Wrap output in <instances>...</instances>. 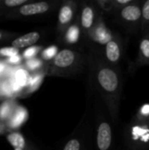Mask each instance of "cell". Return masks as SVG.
I'll use <instances>...</instances> for the list:
<instances>
[{"label": "cell", "mask_w": 149, "mask_h": 150, "mask_svg": "<svg viewBox=\"0 0 149 150\" xmlns=\"http://www.w3.org/2000/svg\"><path fill=\"white\" fill-rule=\"evenodd\" d=\"M97 134L96 143L97 150H111L112 145V128L105 117V114L102 112L101 106L97 102Z\"/></svg>", "instance_id": "cell-4"}, {"label": "cell", "mask_w": 149, "mask_h": 150, "mask_svg": "<svg viewBox=\"0 0 149 150\" xmlns=\"http://www.w3.org/2000/svg\"><path fill=\"white\" fill-rule=\"evenodd\" d=\"M40 38V34L38 32H31L15 39L11 42V47L17 49L30 47L35 43H37Z\"/></svg>", "instance_id": "cell-12"}, {"label": "cell", "mask_w": 149, "mask_h": 150, "mask_svg": "<svg viewBox=\"0 0 149 150\" xmlns=\"http://www.w3.org/2000/svg\"><path fill=\"white\" fill-rule=\"evenodd\" d=\"M6 139L8 142L14 148V149H25V140L24 136L18 132H12L6 135Z\"/></svg>", "instance_id": "cell-15"}, {"label": "cell", "mask_w": 149, "mask_h": 150, "mask_svg": "<svg viewBox=\"0 0 149 150\" xmlns=\"http://www.w3.org/2000/svg\"><path fill=\"white\" fill-rule=\"evenodd\" d=\"M90 38L96 43L105 44L106 45L112 38L113 35L111 31L105 25L102 20H97V22L94 25L93 28L90 32Z\"/></svg>", "instance_id": "cell-8"}, {"label": "cell", "mask_w": 149, "mask_h": 150, "mask_svg": "<svg viewBox=\"0 0 149 150\" xmlns=\"http://www.w3.org/2000/svg\"><path fill=\"white\" fill-rule=\"evenodd\" d=\"M57 47H49L47 48H46L41 55H42V58L45 59V60H50V59H54L55 57V55L57 54Z\"/></svg>", "instance_id": "cell-21"}, {"label": "cell", "mask_w": 149, "mask_h": 150, "mask_svg": "<svg viewBox=\"0 0 149 150\" xmlns=\"http://www.w3.org/2000/svg\"><path fill=\"white\" fill-rule=\"evenodd\" d=\"M18 54V49L13 47H6L0 48V56L1 57H6L11 58L13 56H16Z\"/></svg>", "instance_id": "cell-20"}, {"label": "cell", "mask_w": 149, "mask_h": 150, "mask_svg": "<svg viewBox=\"0 0 149 150\" xmlns=\"http://www.w3.org/2000/svg\"><path fill=\"white\" fill-rule=\"evenodd\" d=\"M17 105L11 101H5L0 105V120L8 121L13 114Z\"/></svg>", "instance_id": "cell-16"}, {"label": "cell", "mask_w": 149, "mask_h": 150, "mask_svg": "<svg viewBox=\"0 0 149 150\" xmlns=\"http://www.w3.org/2000/svg\"><path fill=\"white\" fill-rule=\"evenodd\" d=\"M121 56H122L121 40L118 36H113V38L105 45V61L111 65L115 66L120 61Z\"/></svg>", "instance_id": "cell-6"}, {"label": "cell", "mask_w": 149, "mask_h": 150, "mask_svg": "<svg viewBox=\"0 0 149 150\" xmlns=\"http://www.w3.org/2000/svg\"><path fill=\"white\" fill-rule=\"evenodd\" d=\"M14 91L11 85L10 80L5 79L0 83V94L6 98H11L14 95Z\"/></svg>", "instance_id": "cell-18"}, {"label": "cell", "mask_w": 149, "mask_h": 150, "mask_svg": "<svg viewBox=\"0 0 149 150\" xmlns=\"http://www.w3.org/2000/svg\"><path fill=\"white\" fill-rule=\"evenodd\" d=\"M21 62V57L19 56V54L16 55V56H13V57H11L9 59H7L5 61L6 63H9V64H19Z\"/></svg>", "instance_id": "cell-27"}, {"label": "cell", "mask_w": 149, "mask_h": 150, "mask_svg": "<svg viewBox=\"0 0 149 150\" xmlns=\"http://www.w3.org/2000/svg\"><path fill=\"white\" fill-rule=\"evenodd\" d=\"M86 134L83 133L81 127H77L71 137L63 146L62 150H83L86 148Z\"/></svg>", "instance_id": "cell-11"}, {"label": "cell", "mask_w": 149, "mask_h": 150, "mask_svg": "<svg viewBox=\"0 0 149 150\" xmlns=\"http://www.w3.org/2000/svg\"><path fill=\"white\" fill-rule=\"evenodd\" d=\"M26 110L21 106H17L13 114L9 119L8 121H6L7 126L11 128H17L19 127L25 120H26Z\"/></svg>", "instance_id": "cell-13"}, {"label": "cell", "mask_w": 149, "mask_h": 150, "mask_svg": "<svg viewBox=\"0 0 149 150\" xmlns=\"http://www.w3.org/2000/svg\"><path fill=\"white\" fill-rule=\"evenodd\" d=\"M95 8L93 5H90L85 4L81 11V15H80V23H81V27L83 33L88 36L91 29L93 28L95 23Z\"/></svg>", "instance_id": "cell-9"}, {"label": "cell", "mask_w": 149, "mask_h": 150, "mask_svg": "<svg viewBox=\"0 0 149 150\" xmlns=\"http://www.w3.org/2000/svg\"><path fill=\"white\" fill-rule=\"evenodd\" d=\"M97 4L105 11H110L114 7H116L115 4H114V1H111V0H98L97 2Z\"/></svg>", "instance_id": "cell-23"}, {"label": "cell", "mask_w": 149, "mask_h": 150, "mask_svg": "<svg viewBox=\"0 0 149 150\" xmlns=\"http://www.w3.org/2000/svg\"><path fill=\"white\" fill-rule=\"evenodd\" d=\"M139 65L149 64V37L145 36L141 40L138 56Z\"/></svg>", "instance_id": "cell-14"}, {"label": "cell", "mask_w": 149, "mask_h": 150, "mask_svg": "<svg viewBox=\"0 0 149 150\" xmlns=\"http://www.w3.org/2000/svg\"><path fill=\"white\" fill-rule=\"evenodd\" d=\"M40 49V47H28L27 49H25L24 51L23 56H24V58H25L27 60L32 59L38 54Z\"/></svg>", "instance_id": "cell-24"}, {"label": "cell", "mask_w": 149, "mask_h": 150, "mask_svg": "<svg viewBox=\"0 0 149 150\" xmlns=\"http://www.w3.org/2000/svg\"><path fill=\"white\" fill-rule=\"evenodd\" d=\"M14 150H24V149H14Z\"/></svg>", "instance_id": "cell-31"}, {"label": "cell", "mask_w": 149, "mask_h": 150, "mask_svg": "<svg viewBox=\"0 0 149 150\" xmlns=\"http://www.w3.org/2000/svg\"><path fill=\"white\" fill-rule=\"evenodd\" d=\"M3 37H4V34H3V33H1V32H0V40H1Z\"/></svg>", "instance_id": "cell-29"}, {"label": "cell", "mask_w": 149, "mask_h": 150, "mask_svg": "<svg viewBox=\"0 0 149 150\" xmlns=\"http://www.w3.org/2000/svg\"><path fill=\"white\" fill-rule=\"evenodd\" d=\"M119 16L120 20L126 24L134 25L142 18L141 8L138 4L132 3L129 5L122 7L119 12Z\"/></svg>", "instance_id": "cell-7"}, {"label": "cell", "mask_w": 149, "mask_h": 150, "mask_svg": "<svg viewBox=\"0 0 149 150\" xmlns=\"http://www.w3.org/2000/svg\"><path fill=\"white\" fill-rule=\"evenodd\" d=\"M142 18H141V28L144 30L149 25V0H147L141 8Z\"/></svg>", "instance_id": "cell-19"}, {"label": "cell", "mask_w": 149, "mask_h": 150, "mask_svg": "<svg viewBox=\"0 0 149 150\" xmlns=\"http://www.w3.org/2000/svg\"><path fill=\"white\" fill-rule=\"evenodd\" d=\"M133 3L132 0H115L114 1V4H115V6H119V5H121L122 7H125L126 5H129Z\"/></svg>", "instance_id": "cell-28"}, {"label": "cell", "mask_w": 149, "mask_h": 150, "mask_svg": "<svg viewBox=\"0 0 149 150\" xmlns=\"http://www.w3.org/2000/svg\"><path fill=\"white\" fill-rule=\"evenodd\" d=\"M26 2H27V0H5L4 4L7 7H16V6H19V5L22 6V5L25 4Z\"/></svg>", "instance_id": "cell-26"}, {"label": "cell", "mask_w": 149, "mask_h": 150, "mask_svg": "<svg viewBox=\"0 0 149 150\" xmlns=\"http://www.w3.org/2000/svg\"><path fill=\"white\" fill-rule=\"evenodd\" d=\"M83 63L80 53L71 48H63L57 53L48 69V75L72 76L78 73Z\"/></svg>", "instance_id": "cell-3"}, {"label": "cell", "mask_w": 149, "mask_h": 150, "mask_svg": "<svg viewBox=\"0 0 149 150\" xmlns=\"http://www.w3.org/2000/svg\"><path fill=\"white\" fill-rule=\"evenodd\" d=\"M148 37H149V35H148Z\"/></svg>", "instance_id": "cell-32"}, {"label": "cell", "mask_w": 149, "mask_h": 150, "mask_svg": "<svg viewBox=\"0 0 149 150\" xmlns=\"http://www.w3.org/2000/svg\"><path fill=\"white\" fill-rule=\"evenodd\" d=\"M41 65H42L41 61L39 60V59H36V58H32V59L27 60L26 62H25L26 68L29 70H32V71H34V70L39 69L41 67Z\"/></svg>", "instance_id": "cell-22"}, {"label": "cell", "mask_w": 149, "mask_h": 150, "mask_svg": "<svg viewBox=\"0 0 149 150\" xmlns=\"http://www.w3.org/2000/svg\"><path fill=\"white\" fill-rule=\"evenodd\" d=\"M51 4L48 2H38L31 3L22 5L18 13L22 16H34L39 14H44L51 9Z\"/></svg>", "instance_id": "cell-10"}, {"label": "cell", "mask_w": 149, "mask_h": 150, "mask_svg": "<svg viewBox=\"0 0 149 150\" xmlns=\"http://www.w3.org/2000/svg\"><path fill=\"white\" fill-rule=\"evenodd\" d=\"M77 8L76 3L73 1H67L61 6L58 14V29L61 32H66L72 22L76 11Z\"/></svg>", "instance_id": "cell-5"}, {"label": "cell", "mask_w": 149, "mask_h": 150, "mask_svg": "<svg viewBox=\"0 0 149 150\" xmlns=\"http://www.w3.org/2000/svg\"><path fill=\"white\" fill-rule=\"evenodd\" d=\"M2 129H3V126H2V125L0 124V133L2 132Z\"/></svg>", "instance_id": "cell-30"}, {"label": "cell", "mask_w": 149, "mask_h": 150, "mask_svg": "<svg viewBox=\"0 0 149 150\" xmlns=\"http://www.w3.org/2000/svg\"><path fill=\"white\" fill-rule=\"evenodd\" d=\"M40 78L41 76H30L27 82V88L28 91H32L35 88H37L40 83Z\"/></svg>", "instance_id": "cell-25"}, {"label": "cell", "mask_w": 149, "mask_h": 150, "mask_svg": "<svg viewBox=\"0 0 149 150\" xmlns=\"http://www.w3.org/2000/svg\"><path fill=\"white\" fill-rule=\"evenodd\" d=\"M124 139L128 150H149V117L139 113L126 127Z\"/></svg>", "instance_id": "cell-2"}, {"label": "cell", "mask_w": 149, "mask_h": 150, "mask_svg": "<svg viewBox=\"0 0 149 150\" xmlns=\"http://www.w3.org/2000/svg\"><path fill=\"white\" fill-rule=\"evenodd\" d=\"M89 66L91 86L99 94L112 122L115 123L119 117L122 91L120 71L95 53L89 56Z\"/></svg>", "instance_id": "cell-1"}, {"label": "cell", "mask_w": 149, "mask_h": 150, "mask_svg": "<svg viewBox=\"0 0 149 150\" xmlns=\"http://www.w3.org/2000/svg\"><path fill=\"white\" fill-rule=\"evenodd\" d=\"M80 29L76 25L69 26L65 32V40L69 43H76L79 40Z\"/></svg>", "instance_id": "cell-17"}]
</instances>
